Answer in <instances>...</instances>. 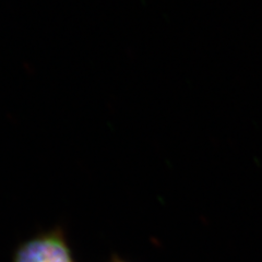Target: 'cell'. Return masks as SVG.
<instances>
[{"mask_svg": "<svg viewBox=\"0 0 262 262\" xmlns=\"http://www.w3.org/2000/svg\"><path fill=\"white\" fill-rule=\"evenodd\" d=\"M16 262H72L68 248L56 237L29 243L20 250Z\"/></svg>", "mask_w": 262, "mask_h": 262, "instance_id": "1", "label": "cell"}]
</instances>
